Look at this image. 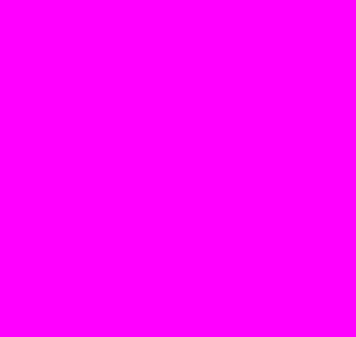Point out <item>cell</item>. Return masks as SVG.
I'll return each mask as SVG.
<instances>
[{
  "label": "cell",
  "instance_id": "6da1fadb",
  "mask_svg": "<svg viewBox=\"0 0 356 337\" xmlns=\"http://www.w3.org/2000/svg\"><path fill=\"white\" fill-rule=\"evenodd\" d=\"M0 337H356V0H0Z\"/></svg>",
  "mask_w": 356,
  "mask_h": 337
}]
</instances>
